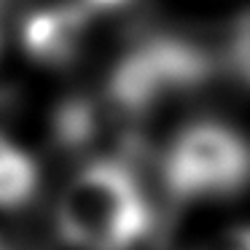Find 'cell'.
I'll list each match as a JSON object with an SVG mask.
<instances>
[{
  "label": "cell",
  "mask_w": 250,
  "mask_h": 250,
  "mask_svg": "<svg viewBox=\"0 0 250 250\" xmlns=\"http://www.w3.org/2000/svg\"><path fill=\"white\" fill-rule=\"evenodd\" d=\"M215 62L196 41L148 35L116 60L108 76V105L124 121L140 124L207 86Z\"/></svg>",
  "instance_id": "obj_2"
},
{
  "label": "cell",
  "mask_w": 250,
  "mask_h": 250,
  "mask_svg": "<svg viewBox=\"0 0 250 250\" xmlns=\"http://www.w3.org/2000/svg\"><path fill=\"white\" fill-rule=\"evenodd\" d=\"M54 221L73 250H135L151 234L153 210L129 164L94 159L60 194Z\"/></svg>",
  "instance_id": "obj_1"
},
{
  "label": "cell",
  "mask_w": 250,
  "mask_h": 250,
  "mask_svg": "<svg viewBox=\"0 0 250 250\" xmlns=\"http://www.w3.org/2000/svg\"><path fill=\"white\" fill-rule=\"evenodd\" d=\"M41 172L24 148L0 135V210H19L38 194Z\"/></svg>",
  "instance_id": "obj_4"
},
{
  "label": "cell",
  "mask_w": 250,
  "mask_h": 250,
  "mask_svg": "<svg viewBox=\"0 0 250 250\" xmlns=\"http://www.w3.org/2000/svg\"><path fill=\"white\" fill-rule=\"evenodd\" d=\"M199 250H250V226H234L212 237Z\"/></svg>",
  "instance_id": "obj_5"
},
{
  "label": "cell",
  "mask_w": 250,
  "mask_h": 250,
  "mask_svg": "<svg viewBox=\"0 0 250 250\" xmlns=\"http://www.w3.org/2000/svg\"><path fill=\"white\" fill-rule=\"evenodd\" d=\"M250 180V146L221 121H194L162 153V183L178 202L226 199Z\"/></svg>",
  "instance_id": "obj_3"
},
{
  "label": "cell",
  "mask_w": 250,
  "mask_h": 250,
  "mask_svg": "<svg viewBox=\"0 0 250 250\" xmlns=\"http://www.w3.org/2000/svg\"><path fill=\"white\" fill-rule=\"evenodd\" d=\"M0 250H14V248H11V245H8V239H6V237H3V234H0Z\"/></svg>",
  "instance_id": "obj_6"
}]
</instances>
